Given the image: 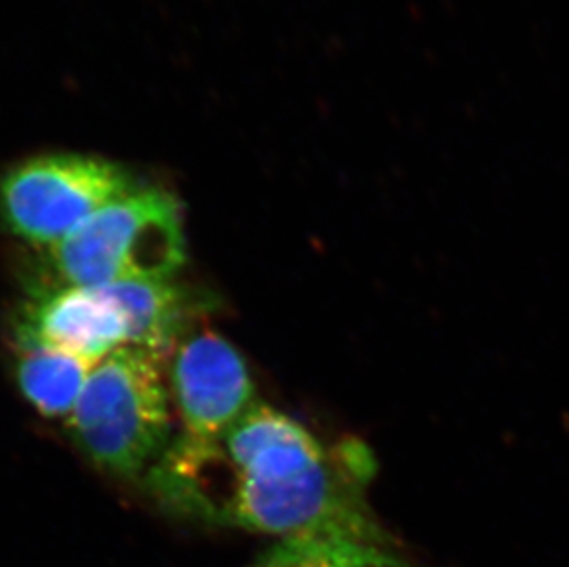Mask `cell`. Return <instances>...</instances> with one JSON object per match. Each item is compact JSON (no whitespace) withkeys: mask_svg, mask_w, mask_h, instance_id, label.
<instances>
[{"mask_svg":"<svg viewBox=\"0 0 569 567\" xmlns=\"http://www.w3.org/2000/svg\"><path fill=\"white\" fill-rule=\"evenodd\" d=\"M369 466L366 448L336 459L296 418L257 401L216 442L172 440L148 485L176 513L288 540L366 509Z\"/></svg>","mask_w":569,"mask_h":567,"instance_id":"1","label":"cell"},{"mask_svg":"<svg viewBox=\"0 0 569 567\" xmlns=\"http://www.w3.org/2000/svg\"><path fill=\"white\" fill-rule=\"evenodd\" d=\"M164 359L126 347L98 361L67 418L81 454L117 477L148 476L172 442Z\"/></svg>","mask_w":569,"mask_h":567,"instance_id":"2","label":"cell"},{"mask_svg":"<svg viewBox=\"0 0 569 567\" xmlns=\"http://www.w3.org/2000/svg\"><path fill=\"white\" fill-rule=\"evenodd\" d=\"M187 258L183 212L162 188L137 187L44 249V288L172 280Z\"/></svg>","mask_w":569,"mask_h":567,"instance_id":"3","label":"cell"},{"mask_svg":"<svg viewBox=\"0 0 569 567\" xmlns=\"http://www.w3.org/2000/svg\"><path fill=\"white\" fill-rule=\"evenodd\" d=\"M133 188L124 168L98 157H33L0 179V218L11 235L44 251Z\"/></svg>","mask_w":569,"mask_h":567,"instance_id":"4","label":"cell"},{"mask_svg":"<svg viewBox=\"0 0 569 567\" xmlns=\"http://www.w3.org/2000/svg\"><path fill=\"white\" fill-rule=\"evenodd\" d=\"M170 398L179 420L173 442H216L257 404L253 380L242 354L220 334L187 336L172 354Z\"/></svg>","mask_w":569,"mask_h":567,"instance_id":"5","label":"cell"},{"mask_svg":"<svg viewBox=\"0 0 569 567\" xmlns=\"http://www.w3.org/2000/svg\"><path fill=\"white\" fill-rule=\"evenodd\" d=\"M17 348H50L97 365L128 345V322L106 288L38 289L13 325Z\"/></svg>","mask_w":569,"mask_h":567,"instance_id":"6","label":"cell"},{"mask_svg":"<svg viewBox=\"0 0 569 567\" xmlns=\"http://www.w3.org/2000/svg\"><path fill=\"white\" fill-rule=\"evenodd\" d=\"M117 300L128 322V345L157 358L172 356L183 341L190 317V297L172 280H137L103 286Z\"/></svg>","mask_w":569,"mask_h":567,"instance_id":"7","label":"cell"},{"mask_svg":"<svg viewBox=\"0 0 569 567\" xmlns=\"http://www.w3.org/2000/svg\"><path fill=\"white\" fill-rule=\"evenodd\" d=\"M16 380L30 406L47 418H69L94 365L50 348H17Z\"/></svg>","mask_w":569,"mask_h":567,"instance_id":"8","label":"cell"}]
</instances>
